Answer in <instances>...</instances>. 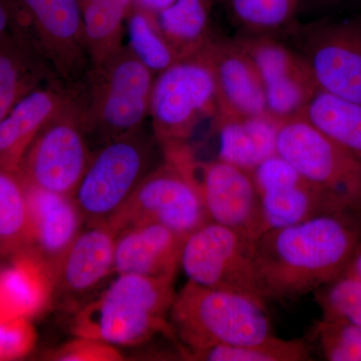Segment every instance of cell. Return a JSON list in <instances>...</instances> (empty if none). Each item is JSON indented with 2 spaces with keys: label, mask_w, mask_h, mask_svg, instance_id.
Masks as SVG:
<instances>
[{
  "label": "cell",
  "mask_w": 361,
  "mask_h": 361,
  "mask_svg": "<svg viewBox=\"0 0 361 361\" xmlns=\"http://www.w3.org/2000/svg\"><path fill=\"white\" fill-rule=\"evenodd\" d=\"M341 213L268 230L254 244V269L263 300H292L341 276L356 235Z\"/></svg>",
  "instance_id": "6da1fadb"
},
{
  "label": "cell",
  "mask_w": 361,
  "mask_h": 361,
  "mask_svg": "<svg viewBox=\"0 0 361 361\" xmlns=\"http://www.w3.org/2000/svg\"><path fill=\"white\" fill-rule=\"evenodd\" d=\"M156 75L127 44L90 66L70 87L89 140L102 145L142 129Z\"/></svg>",
  "instance_id": "7a4b0ae2"
},
{
  "label": "cell",
  "mask_w": 361,
  "mask_h": 361,
  "mask_svg": "<svg viewBox=\"0 0 361 361\" xmlns=\"http://www.w3.org/2000/svg\"><path fill=\"white\" fill-rule=\"evenodd\" d=\"M174 279L116 275L99 296L73 312L71 332L113 345H137L160 332L176 337L167 320L177 295Z\"/></svg>",
  "instance_id": "3957f363"
},
{
  "label": "cell",
  "mask_w": 361,
  "mask_h": 361,
  "mask_svg": "<svg viewBox=\"0 0 361 361\" xmlns=\"http://www.w3.org/2000/svg\"><path fill=\"white\" fill-rule=\"evenodd\" d=\"M170 323L183 351L247 345L274 336L262 299L191 281L176 295Z\"/></svg>",
  "instance_id": "277c9868"
},
{
  "label": "cell",
  "mask_w": 361,
  "mask_h": 361,
  "mask_svg": "<svg viewBox=\"0 0 361 361\" xmlns=\"http://www.w3.org/2000/svg\"><path fill=\"white\" fill-rule=\"evenodd\" d=\"M189 151L166 154L164 164L144 180L129 201L106 223L116 234L142 223H159L188 236L211 222L188 164Z\"/></svg>",
  "instance_id": "5b68a950"
},
{
  "label": "cell",
  "mask_w": 361,
  "mask_h": 361,
  "mask_svg": "<svg viewBox=\"0 0 361 361\" xmlns=\"http://www.w3.org/2000/svg\"><path fill=\"white\" fill-rule=\"evenodd\" d=\"M155 144L142 129L102 145L73 195L87 226L106 224L154 170Z\"/></svg>",
  "instance_id": "8992f818"
},
{
  "label": "cell",
  "mask_w": 361,
  "mask_h": 361,
  "mask_svg": "<svg viewBox=\"0 0 361 361\" xmlns=\"http://www.w3.org/2000/svg\"><path fill=\"white\" fill-rule=\"evenodd\" d=\"M218 113L215 78L201 51L156 75L149 116L163 149L183 146L201 121Z\"/></svg>",
  "instance_id": "52a82bcc"
},
{
  "label": "cell",
  "mask_w": 361,
  "mask_h": 361,
  "mask_svg": "<svg viewBox=\"0 0 361 361\" xmlns=\"http://www.w3.org/2000/svg\"><path fill=\"white\" fill-rule=\"evenodd\" d=\"M92 156L89 137L71 92L68 103L26 149L18 173L26 185L73 197Z\"/></svg>",
  "instance_id": "ba28073f"
},
{
  "label": "cell",
  "mask_w": 361,
  "mask_h": 361,
  "mask_svg": "<svg viewBox=\"0 0 361 361\" xmlns=\"http://www.w3.org/2000/svg\"><path fill=\"white\" fill-rule=\"evenodd\" d=\"M277 154L344 208L361 207V160L316 130L302 116L284 118Z\"/></svg>",
  "instance_id": "9c48e42d"
},
{
  "label": "cell",
  "mask_w": 361,
  "mask_h": 361,
  "mask_svg": "<svg viewBox=\"0 0 361 361\" xmlns=\"http://www.w3.org/2000/svg\"><path fill=\"white\" fill-rule=\"evenodd\" d=\"M254 244L255 240L209 222L185 240L180 266L193 283L262 299L256 284Z\"/></svg>",
  "instance_id": "30bf717a"
},
{
  "label": "cell",
  "mask_w": 361,
  "mask_h": 361,
  "mask_svg": "<svg viewBox=\"0 0 361 361\" xmlns=\"http://www.w3.org/2000/svg\"><path fill=\"white\" fill-rule=\"evenodd\" d=\"M188 164L211 222L255 241L264 234L262 203L251 172L220 159L198 164L190 156Z\"/></svg>",
  "instance_id": "8fae6325"
},
{
  "label": "cell",
  "mask_w": 361,
  "mask_h": 361,
  "mask_svg": "<svg viewBox=\"0 0 361 361\" xmlns=\"http://www.w3.org/2000/svg\"><path fill=\"white\" fill-rule=\"evenodd\" d=\"M251 174L262 203L266 232L346 210L278 154L260 164Z\"/></svg>",
  "instance_id": "7c38bea8"
},
{
  "label": "cell",
  "mask_w": 361,
  "mask_h": 361,
  "mask_svg": "<svg viewBox=\"0 0 361 361\" xmlns=\"http://www.w3.org/2000/svg\"><path fill=\"white\" fill-rule=\"evenodd\" d=\"M32 21L42 51L68 87L90 61L82 0H16Z\"/></svg>",
  "instance_id": "4fadbf2b"
},
{
  "label": "cell",
  "mask_w": 361,
  "mask_h": 361,
  "mask_svg": "<svg viewBox=\"0 0 361 361\" xmlns=\"http://www.w3.org/2000/svg\"><path fill=\"white\" fill-rule=\"evenodd\" d=\"M116 234L106 224L82 230L54 267V304L75 312L114 274Z\"/></svg>",
  "instance_id": "5bb4252c"
},
{
  "label": "cell",
  "mask_w": 361,
  "mask_h": 361,
  "mask_svg": "<svg viewBox=\"0 0 361 361\" xmlns=\"http://www.w3.org/2000/svg\"><path fill=\"white\" fill-rule=\"evenodd\" d=\"M305 52L319 90L361 104V20L318 28Z\"/></svg>",
  "instance_id": "9a60e30c"
},
{
  "label": "cell",
  "mask_w": 361,
  "mask_h": 361,
  "mask_svg": "<svg viewBox=\"0 0 361 361\" xmlns=\"http://www.w3.org/2000/svg\"><path fill=\"white\" fill-rule=\"evenodd\" d=\"M241 44L262 80L268 113L279 120L298 115L319 90L305 59L269 39Z\"/></svg>",
  "instance_id": "2e32d148"
},
{
  "label": "cell",
  "mask_w": 361,
  "mask_h": 361,
  "mask_svg": "<svg viewBox=\"0 0 361 361\" xmlns=\"http://www.w3.org/2000/svg\"><path fill=\"white\" fill-rule=\"evenodd\" d=\"M217 87L218 116L268 114L264 85L253 59L241 44L211 39L201 49Z\"/></svg>",
  "instance_id": "e0dca14e"
},
{
  "label": "cell",
  "mask_w": 361,
  "mask_h": 361,
  "mask_svg": "<svg viewBox=\"0 0 361 361\" xmlns=\"http://www.w3.org/2000/svg\"><path fill=\"white\" fill-rule=\"evenodd\" d=\"M71 99L63 80L33 90L0 118V168L18 172L21 159L39 130Z\"/></svg>",
  "instance_id": "ac0fdd59"
},
{
  "label": "cell",
  "mask_w": 361,
  "mask_h": 361,
  "mask_svg": "<svg viewBox=\"0 0 361 361\" xmlns=\"http://www.w3.org/2000/svg\"><path fill=\"white\" fill-rule=\"evenodd\" d=\"M185 237L159 223H142L116 235L114 274L175 277Z\"/></svg>",
  "instance_id": "d6986e66"
},
{
  "label": "cell",
  "mask_w": 361,
  "mask_h": 361,
  "mask_svg": "<svg viewBox=\"0 0 361 361\" xmlns=\"http://www.w3.org/2000/svg\"><path fill=\"white\" fill-rule=\"evenodd\" d=\"M8 259L0 274V322L14 317L32 319L51 308L54 268L30 248Z\"/></svg>",
  "instance_id": "ffe728a7"
},
{
  "label": "cell",
  "mask_w": 361,
  "mask_h": 361,
  "mask_svg": "<svg viewBox=\"0 0 361 361\" xmlns=\"http://www.w3.org/2000/svg\"><path fill=\"white\" fill-rule=\"evenodd\" d=\"M25 183V182H23ZM30 215V239L27 248L56 267L85 222L73 197L63 196L25 183Z\"/></svg>",
  "instance_id": "44dd1931"
},
{
  "label": "cell",
  "mask_w": 361,
  "mask_h": 361,
  "mask_svg": "<svg viewBox=\"0 0 361 361\" xmlns=\"http://www.w3.org/2000/svg\"><path fill=\"white\" fill-rule=\"evenodd\" d=\"M59 80L61 78L37 44L0 35V118L33 90Z\"/></svg>",
  "instance_id": "7402d4cb"
},
{
  "label": "cell",
  "mask_w": 361,
  "mask_h": 361,
  "mask_svg": "<svg viewBox=\"0 0 361 361\" xmlns=\"http://www.w3.org/2000/svg\"><path fill=\"white\" fill-rule=\"evenodd\" d=\"M281 120L271 116H217L220 160L253 171L277 155V137Z\"/></svg>",
  "instance_id": "603a6c76"
},
{
  "label": "cell",
  "mask_w": 361,
  "mask_h": 361,
  "mask_svg": "<svg viewBox=\"0 0 361 361\" xmlns=\"http://www.w3.org/2000/svg\"><path fill=\"white\" fill-rule=\"evenodd\" d=\"M299 116L361 160V104L318 90Z\"/></svg>",
  "instance_id": "cb8c5ba5"
},
{
  "label": "cell",
  "mask_w": 361,
  "mask_h": 361,
  "mask_svg": "<svg viewBox=\"0 0 361 361\" xmlns=\"http://www.w3.org/2000/svg\"><path fill=\"white\" fill-rule=\"evenodd\" d=\"M90 66L101 63L125 42L133 0H82Z\"/></svg>",
  "instance_id": "d4e9b609"
},
{
  "label": "cell",
  "mask_w": 361,
  "mask_h": 361,
  "mask_svg": "<svg viewBox=\"0 0 361 361\" xmlns=\"http://www.w3.org/2000/svg\"><path fill=\"white\" fill-rule=\"evenodd\" d=\"M211 0H176L157 14L161 32L180 58L200 51L211 39Z\"/></svg>",
  "instance_id": "484cf974"
},
{
  "label": "cell",
  "mask_w": 361,
  "mask_h": 361,
  "mask_svg": "<svg viewBox=\"0 0 361 361\" xmlns=\"http://www.w3.org/2000/svg\"><path fill=\"white\" fill-rule=\"evenodd\" d=\"M30 215L25 183L18 172H0V250L8 258L30 244Z\"/></svg>",
  "instance_id": "4316f807"
},
{
  "label": "cell",
  "mask_w": 361,
  "mask_h": 361,
  "mask_svg": "<svg viewBox=\"0 0 361 361\" xmlns=\"http://www.w3.org/2000/svg\"><path fill=\"white\" fill-rule=\"evenodd\" d=\"M126 44L156 75L180 59L161 32L156 14L133 6L126 23Z\"/></svg>",
  "instance_id": "83f0119b"
},
{
  "label": "cell",
  "mask_w": 361,
  "mask_h": 361,
  "mask_svg": "<svg viewBox=\"0 0 361 361\" xmlns=\"http://www.w3.org/2000/svg\"><path fill=\"white\" fill-rule=\"evenodd\" d=\"M190 360L204 361H306L312 360L310 348L298 341H285L276 336L247 345L212 346L199 350L183 351Z\"/></svg>",
  "instance_id": "f1b7e54d"
},
{
  "label": "cell",
  "mask_w": 361,
  "mask_h": 361,
  "mask_svg": "<svg viewBox=\"0 0 361 361\" xmlns=\"http://www.w3.org/2000/svg\"><path fill=\"white\" fill-rule=\"evenodd\" d=\"M326 320H342L361 326V280L343 274L314 291Z\"/></svg>",
  "instance_id": "f546056e"
},
{
  "label": "cell",
  "mask_w": 361,
  "mask_h": 361,
  "mask_svg": "<svg viewBox=\"0 0 361 361\" xmlns=\"http://www.w3.org/2000/svg\"><path fill=\"white\" fill-rule=\"evenodd\" d=\"M315 336L327 360L361 361V326L322 318L316 325Z\"/></svg>",
  "instance_id": "4dcf8cb0"
},
{
  "label": "cell",
  "mask_w": 361,
  "mask_h": 361,
  "mask_svg": "<svg viewBox=\"0 0 361 361\" xmlns=\"http://www.w3.org/2000/svg\"><path fill=\"white\" fill-rule=\"evenodd\" d=\"M298 0H227L234 18L254 30H272L285 25Z\"/></svg>",
  "instance_id": "1f68e13d"
},
{
  "label": "cell",
  "mask_w": 361,
  "mask_h": 361,
  "mask_svg": "<svg viewBox=\"0 0 361 361\" xmlns=\"http://www.w3.org/2000/svg\"><path fill=\"white\" fill-rule=\"evenodd\" d=\"M37 334L32 319L14 317L0 322V360L26 357L37 343Z\"/></svg>",
  "instance_id": "d6a6232c"
},
{
  "label": "cell",
  "mask_w": 361,
  "mask_h": 361,
  "mask_svg": "<svg viewBox=\"0 0 361 361\" xmlns=\"http://www.w3.org/2000/svg\"><path fill=\"white\" fill-rule=\"evenodd\" d=\"M44 357L54 361L123 360V355L113 344L85 336H75L59 348L47 351Z\"/></svg>",
  "instance_id": "836d02e7"
},
{
  "label": "cell",
  "mask_w": 361,
  "mask_h": 361,
  "mask_svg": "<svg viewBox=\"0 0 361 361\" xmlns=\"http://www.w3.org/2000/svg\"><path fill=\"white\" fill-rule=\"evenodd\" d=\"M175 1L176 0H133V6L139 7L157 16Z\"/></svg>",
  "instance_id": "e575fe53"
},
{
  "label": "cell",
  "mask_w": 361,
  "mask_h": 361,
  "mask_svg": "<svg viewBox=\"0 0 361 361\" xmlns=\"http://www.w3.org/2000/svg\"><path fill=\"white\" fill-rule=\"evenodd\" d=\"M345 274L351 275V276L361 280V252L353 259V262L348 263Z\"/></svg>",
  "instance_id": "d590c367"
}]
</instances>
